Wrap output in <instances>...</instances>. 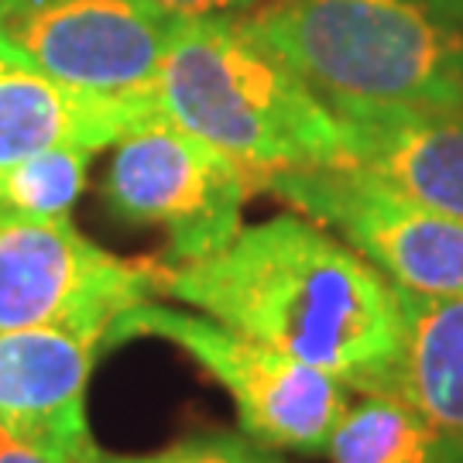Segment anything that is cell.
Masks as SVG:
<instances>
[{
    "label": "cell",
    "instance_id": "cell-7",
    "mask_svg": "<svg viewBox=\"0 0 463 463\" xmlns=\"http://www.w3.org/2000/svg\"><path fill=\"white\" fill-rule=\"evenodd\" d=\"M151 296L158 261L117 258L72 220L0 213V333L66 326L107 333L110 344L117 319Z\"/></svg>",
    "mask_w": 463,
    "mask_h": 463
},
{
    "label": "cell",
    "instance_id": "cell-4",
    "mask_svg": "<svg viewBox=\"0 0 463 463\" xmlns=\"http://www.w3.org/2000/svg\"><path fill=\"white\" fill-rule=\"evenodd\" d=\"M137 336H155L185 350L233 398L241 432L279 453H326L333 426L350 405L344 381L298 364L203 313L145 298L114 323L110 347Z\"/></svg>",
    "mask_w": 463,
    "mask_h": 463
},
{
    "label": "cell",
    "instance_id": "cell-11",
    "mask_svg": "<svg viewBox=\"0 0 463 463\" xmlns=\"http://www.w3.org/2000/svg\"><path fill=\"white\" fill-rule=\"evenodd\" d=\"M155 114V97L80 93L0 49V172L49 148H110Z\"/></svg>",
    "mask_w": 463,
    "mask_h": 463
},
{
    "label": "cell",
    "instance_id": "cell-9",
    "mask_svg": "<svg viewBox=\"0 0 463 463\" xmlns=\"http://www.w3.org/2000/svg\"><path fill=\"white\" fill-rule=\"evenodd\" d=\"M107 350L99 330H4L0 430L55 460L83 463L97 449L86 422V384Z\"/></svg>",
    "mask_w": 463,
    "mask_h": 463
},
{
    "label": "cell",
    "instance_id": "cell-15",
    "mask_svg": "<svg viewBox=\"0 0 463 463\" xmlns=\"http://www.w3.org/2000/svg\"><path fill=\"white\" fill-rule=\"evenodd\" d=\"M83 463H285L279 449L254 443L244 432H193L151 453H107L93 449Z\"/></svg>",
    "mask_w": 463,
    "mask_h": 463
},
{
    "label": "cell",
    "instance_id": "cell-5",
    "mask_svg": "<svg viewBox=\"0 0 463 463\" xmlns=\"http://www.w3.org/2000/svg\"><path fill=\"white\" fill-rule=\"evenodd\" d=\"M254 189L241 162L155 114L114 145L103 203L117 223L165 233V265H189L244 231Z\"/></svg>",
    "mask_w": 463,
    "mask_h": 463
},
{
    "label": "cell",
    "instance_id": "cell-14",
    "mask_svg": "<svg viewBox=\"0 0 463 463\" xmlns=\"http://www.w3.org/2000/svg\"><path fill=\"white\" fill-rule=\"evenodd\" d=\"M90 155L83 148H49L0 172V213L32 220H69L86 189Z\"/></svg>",
    "mask_w": 463,
    "mask_h": 463
},
{
    "label": "cell",
    "instance_id": "cell-3",
    "mask_svg": "<svg viewBox=\"0 0 463 463\" xmlns=\"http://www.w3.org/2000/svg\"><path fill=\"white\" fill-rule=\"evenodd\" d=\"M244 17L330 110H463V0H261Z\"/></svg>",
    "mask_w": 463,
    "mask_h": 463
},
{
    "label": "cell",
    "instance_id": "cell-13",
    "mask_svg": "<svg viewBox=\"0 0 463 463\" xmlns=\"http://www.w3.org/2000/svg\"><path fill=\"white\" fill-rule=\"evenodd\" d=\"M330 463H463L412 405L384 392L350 402L326 443Z\"/></svg>",
    "mask_w": 463,
    "mask_h": 463
},
{
    "label": "cell",
    "instance_id": "cell-10",
    "mask_svg": "<svg viewBox=\"0 0 463 463\" xmlns=\"http://www.w3.org/2000/svg\"><path fill=\"white\" fill-rule=\"evenodd\" d=\"M344 165L463 220V110H333Z\"/></svg>",
    "mask_w": 463,
    "mask_h": 463
},
{
    "label": "cell",
    "instance_id": "cell-17",
    "mask_svg": "<svg viewBox=\"0 0 463 463\" xmlns=\"http://www.w3.org/2000/svg\"><path fill=\"white\" fill-rule=\"evenodd\" d=\"M0 463H62V460H55L49 453L28 447V443L14 439L11 432L0 430Z\"/></svg>",
    "mask_w": 463,
    "mask_h": 463
},
{
    "label": "cell",
    "instance_id": "cell-16",
    "mask_svg": "<svg viewBox=\"0 0 463 463\" xmlns=\"http://www.w3.org/2000/svg\"><path fill=\"white\" fill-rule=\"evenodd\" d=\"M175 17H237L254 11L261 0H148Z\"/></svg>",
    "mask_w": 463,
    "mask_h": 463
},
{
    "label": "cell",
    "instance_id": "cell-1",
    "mask_svg": "<svg viewBox=\"0 0 463 463\" xmlns=\"http://www.w3.org/2000/svg\"><path fill=\"white\" fill-rule=\"evenodd\" d=\"M158 296L344 381L381 392L398 350L395 285L306 216L254 223L189 265L158 261Z\"/></svg>",
    "mask_w": 463,
    "mask_h": 463
},
{
    "label": "cell",
    "instance_id": "cell-6",
    "mask_svg": "<svg viewBox=\"0 0 463 463\" xmlns=\"http://www.w3.org/2000/svg\"><path fill=\"white\" fill-rule=\"evenodd\" d=\"M268 193L347 241L402 292L463 298V220L436 213L350 165L268 175Z\"/></svg>",
    "mask_w": 463,
    "mask_h": 463
},
{
    "label": "cell",
    "instance_id": "cell-2",
    "mask_svg": "<svg viewBox=\"0 0 463 463\" xmlns=\"http://www.w3.org/2000/svg\"><path fill=\"white\" fill-rule=\"evenodd\" d=\"M155 107L241 162L258 185L275 172L344 165L340 117L244 14L175 21Z\"/></svg>",
    "mask_w": 463,
    "mask_h": 463
},
{
    "label": "cell",
    "instance_id": "cell-12",
    "mask_svg": "<svg viewBox=\"0 0 463 463\" xmlns=\"http://www.w3.org/2000/svg\"><path fill=\"white\" fill-rule=\"evenodd\" d=\"M398 296V350L384 395L402 398L463 453V298Z\"/></svg>",
    "mask_w": 463,
    "mask_h": 463
},
{
    "label": "cell",
    "instance_id": "cell-8",
    "mask_svg": "<svg viewBox=\"0 0 463 463\" xmlns=\"http://www.w3.org/2000/svg\"><path fill=\"white\" fill-rule=\"evenodd\" d=\"M175 21L148 0H0V49L69 90L145 99Z\"/></svg>",
    "mask_w": 463,
    "mask_h": 463
}]
</instances>
